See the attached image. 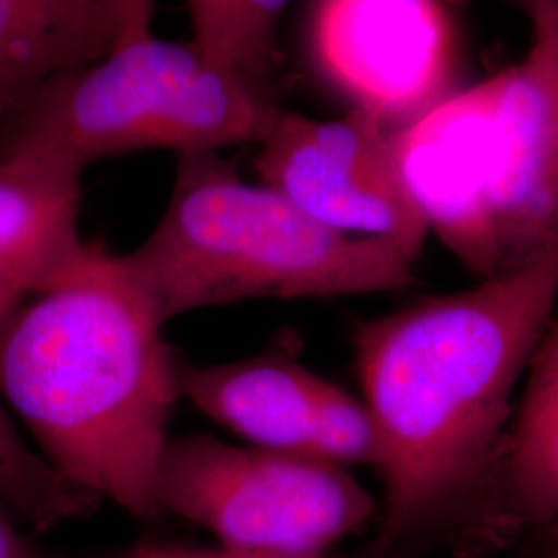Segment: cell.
Segmentation results:
<instances>
[{
    "label": "cell",
    "instance_id": "1",
    "mask_svg": "<svg viewBox=\"0 0 558 558\" xmlns=\"http://www.w3.org/2000/svg\"><path fill=\"white\" fill-rule=\"evenodd\" d=\"M557 304L555 246L519 271L360 325L356 373L379 435L380 553L476 488Z\"/></svg>",
    "mask_w": 558,
    "mask_h": 558
},
{
    "label": "cell",
    "instance_id": "2",
    "mask_svg": "<svg viewBox=\"0 0 558 558\" xmlns=\"http://www.w3.org/2000/svg\"><path fill=\"white\" fill-rule=\"evenodd\" d=\"M124 255L83 242L0 333V398L46 461L133 518L161 513L158 476L179 362Z\"/></svg>",
    "mask_w": 558,
    "mask_h": 558
},
{
    "label": "cell",
    "instance_id": "3",
    "mask_svg": "<svg viewBox=\"0 0 558 558\" xmlns=\"http://www.w3.org/2000/svg\"><path fill=\"white\" fill-rule=\"evenodd\" d=\"M527 57L393 133L430 234L480 279L558 246V7L534 2Z\"/></svg>",
    "mask_w": 558,
    "mask_h": 558
},
{
    "label": "cell",
    "instance_id": "4",
    "mask_svg": "<svg viewBox=\"0 0 558 558\" xmlns=\"http://www.w3.org/2000/svg\"><path fill=\"white\" fill-rule=\"evenodd\" d=\"M124 259L166 323L244 300L398 292L416 263L389 242L325 228L216 154L180 156L161 220Z\"/></svg>",
    "mask_w": 558,
    "mask_h": 558
},
{
    "label": "cell",
    "instance_id": "5",
    "mask_svg": "<svg viewBox=\"0 0 558 558\" xmlns=\"http://www.w3.org/2000/svg\"><path fill=\"white\" fill-rule=\"evenodd\" d=\"M278 108L257 83L211 62L189 41L141 38L48 83L13 117L4 149L81 172L101 158L166 149L216 154L259 143Z\"/></svg>",
    "mask_w": 558,
    "mask_h": 558
},
{
    "label": "cell",
    "instance_id": "6",
    "mask_svg": "<svg viewBox=\"0 0 558 558\" xmlns=\"http://www.w3.org/2000/svg\"><path fill=\"white\" fill-rule=\"evenodd\" d=\"M158 502L223 548L278 555H325L379 513L345 468L205 435L170 439Z\"/></svg>",
    "mask_w": 558,
    "mask_h": 558
},
{
    "label": "cell",
    "instance_id": "7",
    "mask_svg": "<svg viewBox=\"0 0 558 558\" xmlns=\"http://www.w3.org/2000/svg\"><path fill=\"white\" fill-rule=\"evenodd\" d=\"M255 168L263 184L339 234L389 242L412 259L430 234L399 170L393 133L359 110L336 120L278 110Z\"/></svg>",
    "mask_w": 558,
    "mask_h": 558
},
{
    "label": "cell",
    "instance_id": "8",
    "mask_svg": "<svg viewBox=\"0 0 558 558\" xmlns=\"http://www.w3.org/2000/svg\"><path fill=\"white\" fill-rule=\"evenodd\" d=\"M308 52L320 80L391 133L459 89L447 0H311Z\"/></svg>",
    "mask_w": 558,
    "mask_h": 558
},
{
    "label": "cell",
    "instance_id": "9",
    "mask_svg": "<svg viewBox=\"0 0 558 558\" xmlns=\"http://www.w3.org/2000/svg\"><path fill=\"white\" fill-rule=\"evenodd\" d=\"M81 177L48 156L0 151V333L83 246Z\"/></svg>",
    "mask_w": 558,
    "mask_h": 558
},
{
    "label": "cell",
    "instance_id": "10",
    "mask_svg": "<svg viewBox=\"0 0 558 558\" xmlns=\"http://www.w3.org/2000/svg\"><path fill=\"white\" fill-rule=\"evenodd\" d=\"M319 377L267 354L221 364H180V398L246 445L308 456Z\"/></svg>",
    "mask_w": 558,
    "mask_h": 558
},
{
    "label": "cell",
    "instance_id": "11",
    "mask_svg": "<svg viewBox=\"0 0 558 558\" xmlns=\"http://www.w3.org/2000/svg\"><path fill=\"white\" fill-rule=\"evenodd\" d=\"M119 46L106 0H0V120Z\"/></svg>",
    "mask_w": 558,
    "mask_h": 558
},
{
    "label": "cell",
    "instance_id": "12",
    "mask_svg": "<svg viewBox=\"0 0 558 558\" xmlns=\"http://www.w3.org/2000/svg\"><path fill=\"white\" fill-rule=\"evenodd\" d=\"M507 493L519 518L558 521V317L530 362L507 456Z\"/></svg>",
    "mask_w": 558,
    "mask_h": 558
},
{
    "label": "cell",
    "instance_id": "13",
    "mask_svg": "<svg viewBox=\"0 0 558 558\" xmlns=\"http://www.w3.org/2000/svg\"><path fill=\"white\" fill-rule=\"evenodd\" d=\"M292 0H186L193 40L207 59L255 81L276 50L279 21Z\"/></svg>",
    "mask_w": 558,
    "mask_h": 558
},
{
    "label": "cell",
    "instance_id": "14",
    "mask_svg": "<svg viewBox=\"0 0 558 558\" xmlns=\"http://www.w3.org/2000/svg\"><path fill=\"white\" fill-rule=\"evenodd\" d=\"M0 500L38 530L87 518L100 500L62 478L38 449L21 437L0 398Z\"/></svg>",
    "mask_w": 558,
    "mask_h": 558
},
{
    "label": "cell",
    "instance_id": "15",
    "mask_svg": "<svg viewBox=\"0 0 558 558\" xmlns=\"http://www.w3.org/2000/svg\"><path fill=\"white\" fill-rule=\"evenodd\" d=\"M311 458L348 465H377L379 435L364 399L354 398L331 380H317L311 426Z\"/></svg>",
    "mask_w": 558,
    "mask_h": 558
},
{
    "label": "cell",
    "instance_id": "16",
    "mask_svg": "<svg viewBox=\"0 0 558 558\" xmlns=\"http://www.w3.org/2000/svg\"><path fill=\"white\" fill-rule=\"evenodd\" d=\"M119 558H338L327 555H278V553H248L234 548H193L179 544H140ZM362 558H393V553H377L375 557Z\"/></svg>",
    "mask_w": 558,
    "mask_h": 558
},
{
    "label": "cell",
    "instance_id": "17",
    "mask_svg": "<svg viewBox=\"0 0 558 558\" xmlns=\"http://www.w3.org/2000/svg\"><path fill=\"white\" fill-rule=\"evenodd\" d=\"M106 4L119 25V46L151 36V21L158 0H106Z\"/></svg>",
    "mask_w": 558,
    "mask_h": 558
},
{
    "label": "cell",
    "instance_id": "18",
    "mask_svg": "<svg viewBox=\"0 0 558 558\" xmlns=\"http://www.w3.org/2000/svg\"><path fill=\"white\" fill-rule=\"evenodd\" d=\"M0 558H44V555L23 538L7 519L0 518Z\"/></svg>",
    "mask_w": 558,
    "mask_h": 558
},
{
    "label": "cell",
    "instance_id": "19",
    "mask_svg": "<svg viewBox=\"0 0 558 558\" xmlns=\"http://www.w3.org/2000/svg\"><path fill=\"white\" fill-rule=\"evenodd\" d=\"M532 2H536V4H553V7H558V0H532Z\"/></svg>",
    "mask_w": 558,
    "mask_h": 558
}]
</instances>
